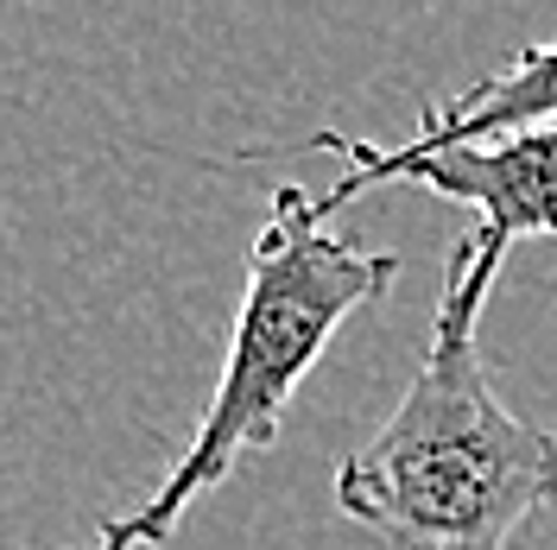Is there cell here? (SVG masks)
I'll return each instance as SVG.
<instances>
[{
    "label": "cell",
    "instance_id": "obj_1",
    "mask_svg": "<svg viewBox=\"0 0 557 550\" xmlns=\"http://www.w3.org/2000/svg\"><path fill=\"white\" fill-rule=\"evenodd\" d=\"M507 241L462 235L412 386L336 468V507L386 550H507L557 513V424L520 417L487 379L482 310Z\"/></svg>",
    "mask_w": 557,
    "mask_h": 550
},
{
    "label": "cell",
    "instance_id": "obj_2",
    "mask_svg": "<svg viewBox=\"0 0 557 550\" xmlns=\"http://www.w3.org/2000/svg\"><path fill=\"white\" fill-rule=\"evenodd\" d=\"M399 273H406L399 253L336 235L311 190L278 184L273 203H267V222L253 235V253H247V285L215 399L203 405L184 455L165 468V482L121 518H108L102 538L83 550L165 545L203 493H215L247 455L278 443L285 405L305 386V374L323 361V348L336 342V329L355 310L381 304L399 285Z\"/></svg>",
    "mask_w": 557,
    "mask_h": 550
},
{
    "label": "cell",
    "instance_id": "obj_4",
    "mask_svg": "<svg viewBox=\"0 0 557 550\" xmlns=\"http://www.w3.org/2000/svg\"><path fill=\"white\" fill-rule=\"evenodd\" d=\"M532 127H557V38L552 45H525L513 64L487 70L482 83H469L450 102H431L418 114L412 139L386 146L399 159H431L450 146H475V139L500 134H532Z\"/></svg>",
    "mask_w": 557,
    "mask_h": 550
},
{
    "label": "cell",
    "instance_id": "obj_3",
    "mask_svg": "<svg viewBox=\"0 0 557 550\" xmlns=\"http://www.w3.org/2000/svg\"><path fill=\"white\" fill-rule=\"evenodd\" d=\"M311 152H343L348 165L317 197L323 222L374 184H424L450 203L475 209V228L507 247L557 235V127L475 139V146H450V152H431V159H399L374 139H348V134H317Z\"/></svg>",
    "mask_w": 557,
    "mask_h": 550
}]
</instances>
